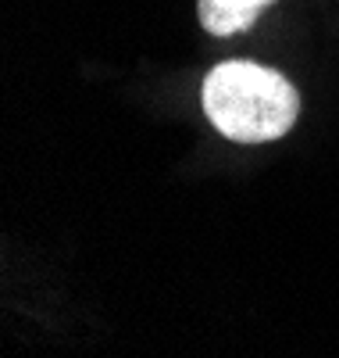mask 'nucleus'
<instances>
[{
	"label": "nucleus",
	"instance_id": "nucleus-1",
	"mask_svg": "<svg viewBox=\"0 0 339 358\" xmlns=\"http://www.w3.org/2000/svg\"><path fill=\"white\" fill-rule=\"evenodd\" d=\"M204 115L232 143L282 140L300 115L296 86L257 62H222L204 79Z\"/></svg>",
	"mask_w": 339,
	"mask_h": 358
},
{
	"label": "nucleus",
	"instance_id": "nucleus-2",
	"mask_svg": "<svg viewBox=\"0 0 339 358\" xmlns=\"http://www.w3.org/2000/svg\"><path fill=\"white\" fill-rule=\"evenodd\" d=\"M275 0H197V18L211 36H236L246 33Z\"/></svg>",
	"mask_w": 339,
	"mask_h": 358
}]
</instances>
